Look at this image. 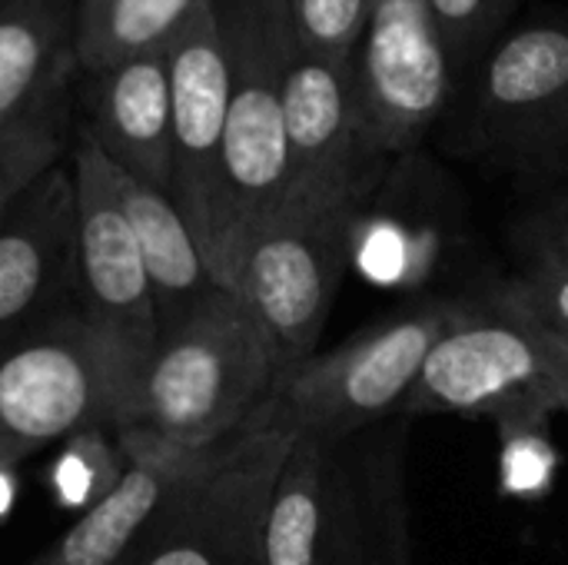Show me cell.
<instances>
[{
	"mask_svg": "<svg viewBox=\"0 0 568 565\" xmlns=\"http://www.w3.org/2000/svg\"><path fill=\"white\" fill-rule=\"evenodd\" d=\"M280 390L276 350L240 293L216 286L163 330L140 366L126 430L183 450H216L246 433Z\"/></svg>",
	"mask_w": 568,
	"mask_h": 565,
	"instance_id": "cell-1",
	"label": "cell"
},
{
	"mask_svg": "<svg viewBox=\"0 0 568 565\" xmlns=\"http://www.w3.org/2000/svg\"><path fill=\"white\" fill-rule=\"evenodd\" d=\"M213 13L230 57L213 280L236 293L250 236L283 206L290 190L283 77L296 40L286 0H213Z\"/></svg>",
	"mask_w": 568,
	"mask_h": 565,
	"instance_id": "cell-2",
	"label": "cell"
},
{
	"mask_svg": "<svg viewBox=\"0 0 568 565\" xmlns=\"http://www.w3.org/2000/svg\"><path fill=\"white\" fill-rule=\"evenodd\" d=\"M143 356L80 310L0 350V453L23 456L130 420Z\"/></svg>",
	"mask_w": 568,
	"mask_h": 565,
	"instance_id": "cell-3",
	"label": "cell"
},
{
	"mask_svg": "<svg viewBox=\"0 0 568 565\" xmlns=\"http://www.w3.org/2000/svg\"><path fill=\"white\" fill-rule=\"evenodd\" d=\"M456 153L529 180L568 176V20H532L466 77Z\"/></svg>",
	"mask_w": 568,
	"mask_h": 565,
	"instance_id": "cell-4",
	"label": "cell"
},
{
	"mask_svg": "<svg viewBox=\"0 0 568 565\" xmlns=\"http://www.w3.org/2000/svg\"><path fill=\"white\" fill-rule=\"evenodd\" d=\"M356 200H293L250 236L240 266V296L263 323L280 383L320 353L339 283L353 263Z\"/></svg>",
	"mask_w": 568,
	"mask_h": 565,
	"instance_id": "cell-5",
	"label": "cell"
},
{
	"mask_svg": "<svg viewBox=\"0 0 568 565\" xmlns=\"http://www.w3.org/2000/svg\"><path fill=\"white\" fill-rule=\"evenodd\" d=\"M296 436L273 400L166 500L130 565L253 563L263 553L266 506Z\"/></svg>",
	"mask_w": 568,
	"mask_h": 565,
	"instance_id": "cell-6",
	"label": "cell"
},
{
	"mask_svg": "<svg viewBox=\"0 0 568 565\" xmlns=\"http://www.w3.org/2000/svg\"><path fill=\"white\" fill-rule=\"evenodd\" d=\"M469 316L456 303H423L306 360L276 390L280 413L329 446L406 406L436 343Z\"/></svg>",
	"mask_w": 568,
	"mask_h": 565,
	"instance_id": "cell-7",
	"label": "cell"
},
{
	"mask_svg": "<svg viewBox=\"0 0 568 565\" xmlns=\"http://www.w3.org/2000/svg\"><path fill=\"white\" fill-rule=\"evenodd\" d=\"M349 80L369 147L389 163L419 153L459 83L426 0H376Z\"/></svg>",
	"mask_w": 568,
	"mask_h": 565,
	"instance_id": "cell-8",
	"label": "cell"
},
{
	"mask_svg": "<svg viewBox=\"0 0 568 565\" xmlns=\"http://www.w3.org/2000/svg\"><path fill=\"white\" fill-rule=\"evenodd\" d=\"M549 336L513 320L466 316L429 353L403 413L509 416L562 410Z\"/></svg>",
	"mask_w": 568,
	"mask_h": 565,
	"instance_id": "cell-9",
	"label": "cell"
},
{
	"mask_svg": "<svg viewBox=\"0 0 568 565\" xmlns=\"http://www.w3.org/2000/svg\"><path fill=\"white\" fill-rule=\"evenodd\" d=\"M70 170L77 186V310L146 360L156 343L153 290L116 190V167L80 123Z\"/></svg>",
	"mask_w": 568,
	"mask_h": 565,
	"instance_id": "cell-10",
	"label": "cell"
},
{
	"mask_svg": "<svg viewBox=\"0 0 568 565\" xmlns=\"http://www.w3.org/2000/svg\"><path fill=\"white\" fill-rule=\"evenodd\" d=\"M283 120L290 147L286 196L293 200L366 203L393 170L366 140L349 63L313 57L293 43L283 77Z\"/></svg>",
	"mask_w": 568,
	"mask_h": 565,
	"instance_id": "cell-11",
	"label": "cell"
},
{
	"mask_svg": "<svg viewBox=\"0 0 568 565\" xmlns=\"http://www.w3.org/2000/svg\"><path fill=\"white\" fill-rule=\"evenodd\" d=\"M173 100V203L213 276L220 246V163L230 110V57L213 3L166 50Z\"/></svg>",
	"mask_w": 568,
	"mask_h": 565,
	"instance_id": "cell-12",
	"label": "cell"
},
{
	"mask_svg": "<svg viewBox=\"0 0 568 565\" xmlns=\"http://www.w3.org/2000/svg\"><path fill=\"white\" fill-rule=\"evenodd\" d=\"M73 310L77 186L57 163L0 223V350Z\"/></svg>",
	"mask_w": 568,
	"mask_h": 565,
	"instance_id": "cell-13",
	"label": "cell"
},
{
	"mask_svg": "<svg viewBox=\"0 0 568 565\" xmlns=\"http://www.w3.org/2000/svg\"><path fill=\"white\" fill-rule=\"evenodd\" d=\"M123 473L30 565H130L166 500L220 450H183L146 430H120Z\"/></svg>",
	"mask_w": 568,
	"mask_h": 565,
	"instance_id": "cell-14",
	"label": "cell"
},
{
	"mask_svg": "<svg viewBox=\"0 0 568 565\" xmlns=\"http://www.w3.org/2000/svg\"><path fill=\"white\" fill-rule=\"evenodd\" d=\"M83 130L130 180L173 193V100L166 53L73 77Z\"/></svg>",
	"mask_w": 568,
	"mask_h": 565,
	"instance_id": "cell-15",
	"label": "cell"
},
{
	"mask_svg": "<svg viewBox=\"0 0 568 565\" xmlns=\"http://www.w3.org/2000/svg\"><path fill=\"white\" fill-rule=\"evenodd\" d=\"M116 190L130 216L133 236L140 243L143 270L153 290L156 336H160L163 330L190 316L216 290V280L210 276V266L170 193L143 186L130 180L123 170H116Z\"/></svg>",
	"mask_w": 568,
	"mask_h": 565,
	"instance_id": "cell-16",
	"label": "cell"
},
{
	"mask_svg": "<svg viewBox=\"0 0 568 565\" xmlns=\"http://www.w3.org/2000/svg\"><path fill=\"white\" fill-rule=\"evenodd\" d=\"M73 77V0H0V127Z\"/></svg>",
	"mask_w": 568,
	"mask_h": 565,
	"instance_id": "cell-17",
	"label": "cell"
},
{
	"mask_svg": "<svg viewBox=\"0 0 568 565\" xmlns=\"http://www.w3.org/2000/svg\"><path fill=\"white\" fill-rule=\"evenodd\" d=\"M263 565H333V446L296 436L263 523Z\"/></svg>",
	"mask_w": 568,
	"mask_h": 565,
	"instance_id": "cell-18",
	"label": "cell"
},
{
	"mask_svg": "<svg viewBox=\"0 0 568 565\" xmlns=\"http://www.w3.org/2000/svg\"><path fill=\"white\" fill-rule=\"evenodd\" d=\"M213 0H73V67L97 73L166 53Z\"/></svg>",
	"mask_w": 568,
	"mask_h": 565,
	"instance_id": "cell-19",
	"label": "cell"
},
{
	"mask_svg": "<svg viewBox=\"0 0 568 565\" xmlns=\"http://www.w3.org/2000/svg\"><path fill=\"white\" fill-rule=\"evenodd\" d=\"M73 83L0 127V223L17 200L60 163L73 133Z\"/></svg>",
	"mask_w": 568,
	"mask_h": 565,
	"instance_id": "cell-20",
	"label": "cell"
},
{
	"mask_svg": "<svg viewBox=\"0 0 568 565\" xmlns=\"http://www.w3.org/2000/svg\"><path fill=\"white\" fill-rule=\"evenodd\" d=\"M386 493L376 486L373 496L356 490L333 503V565H409L403 519L386 523Z\"/></svg>",
	"mask_w": 568,
	"mask_h": 565,
	"instance_id": "cell-21",
	"label": "cell"
},
{
	"mask_svg": "<svg viewBox=\"0 0 568 565\" xmlns=\"http://www.w3.org/2000/svg\"><path fill=\"white\" fill-rule=\"evenodd\" d=\"M426 7L443 37L453 73L463 80L506 37V23L519 0H426Z\"/></svg>",
	"mask_w": 568,
	"mask_h": 565,
	"instance_id": "cell-22",
	"label": "cell"
},
{
	"mask_svg": "<svg viewBox=\"0 0 568 565\" xmlns=\"http://www.w3.org/2000/svg\"><path fill=\"white\" fill-rule=\"evenodd\" d=\"M376 0H286L293 40L300 50L349 63Z\"/></svg>",
	"mask_w": 568,
	"mask_h": 565,
	"instance_id": "cell-23",
	"label": "cell"
},
{
	"mask_svg": "<svg viewBox=\"0 0 568 565\" xmlns=\"http://www.w3.org/2000/svg\"><path fill=\"white\" fill-rule=\"evenodd\" d=\"M496 310L503 320L568 340V266L536 263L496 293Z\"/></svg>",
	"mask_w": 568,
	"mask_h": 565,
	"instance_id": "cell-24",
	"label": "cell"
},
{
	"mask_svg": "<svg viewBox=\"0 0 568 565\" xmlns=\"http://www.w3.org/2000/svg\"><path fill=\"white\" fill-rule=\"evenodd\" d=\"M523 233L529 240V250L539 256V263L568 266V200L532 216Z\"/></svg>",
	"mask_w": 568,
	"mask_h": 565,
	"instance_id": "cell-25",
	"label": "cell"
},
{
	"mask_svg": "<svg viewBox=\"0 0 568 565\" xmlns=\"http://www.w3.org/2000/svg\"><path fill=\"white\" fill-rule=\"evenodd\" d=\"M549 336V333H546ZM549 346H552V360H556V373H559V386H562V400H568V343L559 336H549ZM566 410V403H562Z\"/></svg>",
	"mask_w": 568,
	"mask_h": 565,
	"instance_id": "cell-26",
	"label": "cell"
},
{
	"mask_svg": "<svg viewBox=\"0 0 568 565\" xmlns=\"http://www.w3.org/2000/svg\"><path fill=\"white\" fill-rule=\"evenodd\" d=\"M13 466L17 463H0V516L10 509L13 503Z\"/></svg>",
	"mask_w": 568,
	"mask_h": 565,
	"instance_id": "cell-27",
	"label": "cell"
},
{
	"mask_svg": "<svg viewBox=\"0 0 568 565\" xmlns=\"http://www.w3.org/2000/svg\"><path fill=\"white\" fill-rule=\"evenodd\" d=\"M250 565H263V553H260V556H256V559H253Z\"/></svg>",
	"mask_w": 568,
	"mask_h": 565,
	"instance_id": "cell-28",
	"label": "cell"
},
{
	"mask_svg": "<svg viewBox=\"0 0 568 565\" xmlns=\"http://www.w3.org/2000/svg\"><path fill=\"white\" fill-rule=\"evenodd\" d=\"M0 463H13V460H10V456H3V453H0Z\"/></svg>",
	"mask_w": 568,
	"mask_h": 565,
	"instance_id": "cell-29",
	"label": "cell"
},
{
	"mask_svg": "<svg viewBox=\"0 0 568 565\" xmlns=\"http://www.w3.org/2000/svg\"><path fill=\"white\" fill-rule=\"evenodd\" d=\"M566 410H568V400H566Z\"/></svg>",
	"mask_w": 568,
	"mask_h": 565,
	"instance_id": "cell-30",
	"label": "cell"
},
{
	"mask_svg": "<svg viewBox=\"0 0 568 565\" xmlns=\"http://www.w3.org/2000/svg\"><path fill=\"white\" fill-rule=\"evenodd\" d=\"M566 343H568V340H566Z\"/></svg>",
	"mask_w": 568,
	"mask_h": 565,
	"instance_id": "cell-31",
	"label": "cell"
}]
</instances>
